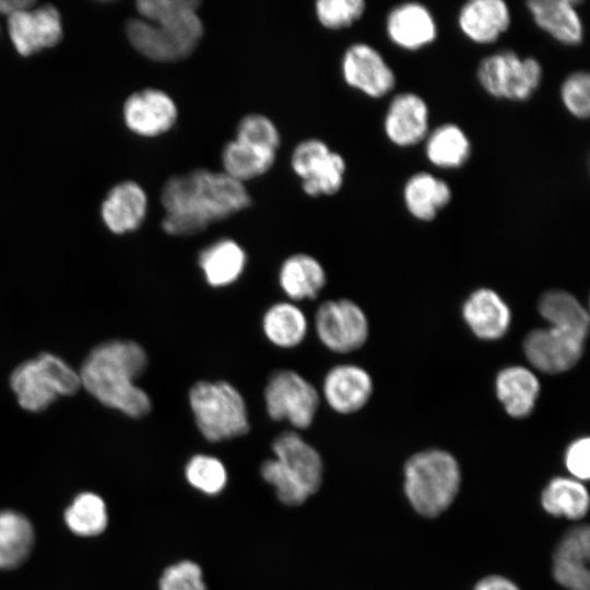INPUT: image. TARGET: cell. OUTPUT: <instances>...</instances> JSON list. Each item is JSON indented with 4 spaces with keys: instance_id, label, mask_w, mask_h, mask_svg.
<instances>
[{
    "instance_id": "obj_41",
    "label": "cell",
    "mask_w": 590,
    "mask_h": 590,
    "mask_svg": "<svg viewBox=\"0 0 590 590\" xmlns=\"http://www.w3.org/2000/svg\"><path fill=\"white\" fill-rule=\"evenodd\" d=\"M473 590H520L511 580L502 576H488L480 580Z\"/></svg>"
},
{
    "instance_id": "obj_29",
    "label": "cell",
    "mask_w": 590,
    "mask_h": 590,
    "mask_svg": "<svg viewBox=\"0 0 590 590\" xmlns=\"http://www.w3.org/2000/svg\"><path fill=\"white\" fill-rule=\"evenodd\" d=\"M261 326L268 341L280 349L299 345L308 332L305 312L291 300L271 305L263 314Z\"/></svg>"
},
{
    "instance_id": "obj_15",
    "label": "cell",
    "mask_w": 590,
    "mask_h": 590,
    "mask_svg": "<svg viewBox=\"0 0 590 590\" xmlns=\"http://www.w3.org/2000/svg\"><path fill=\"white\" fill-rule=\"evenodd\" d=\"M274 461L280 471L309 495L320 486L323 465L319 452L298 433L287 430L272 444Z\"/></svg>"
},
{
    "instance_id": "obj_14",
    "label": "cell",
    "mask_w": 590,
    "mask_h": 590,
    "mask_svg": "<svg viewBox=\"0 0 590 590\" xmlns=\"http://www.w3.org/2000/svg\"><path fill=\"white\" fill-rule=\"evenodd\" d=\"M385 32L394 47L415 52L436 42L438 24L429 8L421 2L409 1L399 3L388 11Z\"/></svg>"
},
{
    "instance_id": "obj_19",
    "label": "cell",
    "mask_w": 590,
    "mask_h": 590,
    "mask_svg": "<svg viewBox=\"0 0 590 590\" xmlns=\"http://www.w3.org/2000/svg\"><path fill=\"white\" fill-rule=\"evenodd\" d=\"M460 33L475 45L496 43L511 25V10L504 0H470L458 10Z\"/></svg>"
},
{
    "instance_id": "obj_13",
    "label": "cell",
    "mask_w": 590,
    "mask_h": 590,
    "mask_svg": "<svg viewBox=\"0 0 590 590\" xmlns=\"http://www.w3.org/2000/svg\"><path fill=\"white\" fill-rule=\"evenodd\" d=\"M585 339L554 327L530 331L523 341V351L530 364L547 374L573 368L583 352Z\"/></svg>"
},
{
    "instance_id": "obj_37",
    "label": "cell",
    "mask_w": 590,
    "mask_h": 590,
    "mask_svg": "<svg viewBox=\"0 0 590 590\" xmlns=\"http://www.w3.org/2000/svg\"><path fill=\"white\" fill-rule=\"evenodd\" d=\"M559 98L571 117L587 120L590 116V74L577 70L566 75L559 86Z\"/></svg>"
},
{
    "instance_id": "obj_16",
    "label": "cell",
    "mask_w": 590,
    "mask_h": 590,
    "mask_svg": "<svg viewBox=\"0 0 590 590\" xmlns=\"http://www.w3.org/2000/svg\"><path fill=\"white\" fill-rule=\"evenodd\" d=\"M123 118L132 132L152 138L174 127L178 118V108L173 97L164 91L144 88L127 98Z\"/></svg>"
},
{
    "instance_id": "obj_34",
    "label": "cell",
    "mask_w": 590,
    "mask_h": 590,
    "mask_svg": "<svg viewBox=\"0 0 590 590\" xmlns=\"http://www.w3.org/2000/svg\"><path fill=\"white\" fill-rule=\"evenodd\" d=\"M68 528L81 536H94L107 527L108 515L103 498L94 493L78 495L64 512Z\"/></svg>"
},
{
    "instance_id": "obj_38",
    "label": "cell",
    "mask_w": 590,
    "mask_h": 590,
    "mask_svg": "<svg viewBox=\"0 0 590 590\" xmlns=\"http://www.w3.org/2000/svg\"><path fill=\"white\" fill-rule=\"evenodd\" d=\"M235 139L261 149L278 152L281 135L275 123L266 115L248 114L236 128Z\"/></svg>"
},
{
    "instance_id": "obj_24",
    "label": "cell",
    "mask_w": 590,
    "mask_h": 590,
    "mask_svg": "<svg viewBox=\"0 0 590 590\" xmlns=\"http://www.w3.org/2000/svg\"><path fill=\"white\" fill-rule=\"evenodd\" d=\"M148 198L145 191L134 181H123L115 186L102 205L104 223L115 234L138 229L145 219Z\"/></svg>"
},
{
    "instance_id": "obj_11",
    "label": "cell",
    "mask_w": 590,
    "mask_h": 590,
    "mask_svg": "<svg viewBox=\"0 0 590 590\" xmlns=\"http://www.w3.org/2000/svg\"><path fill=\"white\" fill-rule=\"evenodd\" d=\"M341 74L346 85L374 99L387 96L397 84V75L382 54L363 42L344 50Z\"/></svg>"
},
{
    "instance_id": "obj_25",
    "label": "cell",
    "mask_w": 590,
    "mask_h": 590,
    "mask_svg": "<svg viewBox=\"0 0 590 590\" xmlns=\"http://www.w3.org/2000/svg\"><path fill=\"white\" fill-rule=\"evenodd\" d=\"M327 283L324 268L315 257L297 252L287 257L279 270V284L291 302L315 299Z\"/></svg>"
},
{
    "instance_id": "obj_33",
    "label": "cell",
    "mask_w": 590,
    "mask_h": 590,
    "mask_svg": "<svg viewBox=\"0 0 590 590\" xmlns=\"http://www.w3.org/2000/svg\"><path fill=\"white\" fill-rule=\"evenodd\" d=\"M541 504L552 516L578 520L588 512L589 494L576 479L555 477L543 489Z\"/></svg>"
},
{
    "instance_id": "obj_40",
    "label": "cell",
    "mask_w": 590,
    "mask_h": 590,
    "mask_svg": "<svg viewBox=\"0 0 590 590\" xmlns=\"http://www.w3.org/2000/svg\"><path fill=\"white\" fill-rule=\"evenodd\" d=\"M567 470L578 481H587L590 476V439L580 437L574 440L565 453Z\"/></svg>"
},
{
    "instance_id": "obj_27",
    "label": "cell",
    "mask_w": 590,
    "mask_h": 590,
    "mask_svg": "<svg viewBox=\"0 0 590 590\" xmlns=\"http://www.w3.org/2000/svg\"><path fill=\"white\" fill-rule=\"evenodd\" d=\"M423 144L427 162L439 169H459L469 162L472 154L468 133L453 122L430 129Z\"/></svg>"
},
{
    "instance_id": "obj_12",
    "label": "cell",
    "mask_w": 590,
    "mask_h": 590,
    "mask_svg": "<svg viewBox=\"0 0 590 590\" xmlns=\"http://www.w3.org/2000/svg\"><path fill=\"white\" fill-rule=\"evenodd\" d=\"M430 113L425 98L415 92H401L389 102L382 120L387 140L400 149L424 142L430 130Z\"/></svg>"
},
{
    "instance_id": "obj_8",
    "label": "cell",
    "mask_w": 590,
    "mask_h": 590,
    "mask_svg": "<svg viewBox=\"0 0 590 590\" xmlns=\"http://www.w3.org/2000/svg\"><path fill=\"white\" fill-rule=\"evenodd\" d=\"M263 396L268 415L297 429L312 424L320 404L317 388L292 369L274 371L268 379Z\"/></svg>"
},
{
    "instance_id": "obj_1",
    "label": "cell",
    "mask_w": 590,
    "mask_h": 590,
    "mask_svg": "<svg viewBox=\"0 0 590 590\" xmlns=\"http://www.w3.org/2000/svg\"><path fill=\"white\" fill-rule=\"evenodd\" d=\"M251 201L245 184L223 172L196 168L165 181L162 227L172 236H190L247 209Z\"/></svg>"
},
{
    "instance_id": "obj_7",
    "label": "cell",
    "mask_w": 590,
    "mask_h": 590,
    "mask_svg": "<svg viewBox=\"0 0 590 590\" xmlns=\"http://www.w3.org/2000/svg\"><path fill=\"white\" fill-rule=\"evenodd\" d=\"M481 88L499 101L523 103L539 90L543 81V67L531 56H520L503 49L482 58L475 70Z\"/></svg>"
},
{
    "instance_id": "obj_36",
    "label": "cell",
    "mask_w": 590,
    "mask_h": 590,
    "mask_svg": "<svg viewBox=\"0 0 590 590\" xmlns=\"http://www.w3.org/2000/svg\"><path fill=\"white\" fill-rule=\"evenodd\" d=\"M366 11L364 0H319L315 3L318 22L328 30H342L356 23Z\"/></svg>"
},
{
    "instance_id": "obj_22",
    "label": "cell",
    "mask_w": 590,
    "mask_h": 590,
    "mask_svg": "<svg viewBox=\"0 0 590 590\" xmlns=\"http://www.w3.org/2000/svg\"><path fill=\"white\" fill-rule=\"evenodd\" d=\"M462 317L475 337L494 341L507 333L512 316L509 306L499 294L482 287L465 299Z\"/></svg>"
},
{
    "instance_id": "obj_31",
    "label": "cell",
    "mask_w": 590,
    "mask_h": 590,
    "mask_svg": "<svg viewBox=\"0 0 590 590\" xmlns=\"http://www.w3.org/2000/svg\"><path fill=\"white\" fill-rule=\"evenodd\" d=\"M539 311L550 327L586 340L589 331V315L571 294L559 290L546 292L539 302Z\"/></svg>"
},
{
    "instance_id": "obj_26",
    "label": "cell",
    "mask_w": 590,
    "mask_h": 590,
    "mask_svg": "<svg viewBox=\"0 0 590 590\" xmlns=\"http://www.w3.org/2000/svg\"><path fill=\"white\" fill-rule=\"evenodd\" d=\"M198 264L210 286L225 287L243 274L247 253L234 239L221 238L199 252Z\"/></svg>"
},
{
    "instance_id": "obj_6",
    "label": "cell",
    "mask_w": 590,
    "mask_h": 590,
    "mask_svg": "<svg viewBox=\"0 0 590 590\" xmlns=\"http://www.w3.org/2000/svg\"><path fill=\"white\" fill-rule=\"evenodd\" d=\"M10 385L22 409L42 412L59 397L75 394L81 380L62 358L42 353L20 364L10 376Z\"/></svg>"
},
{
    "instance_id": "obj_30",
    "label": "cell",
    "mask_w": 590,
    "mask_h": 590,
    "mask_svg": "<svg viewBox=\"0 0 590 590\" xmlns=\"http://www.w3.org/2000/svg\"><path fill=\"white\" fill-rule=\"evenodd\" d=\"M275 160L276 152L261 149L236 139L227 142L221 154L222 172L241 184L269 172Z\"/></svg>"
},
{
    "instance_id": "obj_3",
    "label": "cell",
    "mask_w": 590,
    "mask_h": 590,
    "mask_svg": "<svg viewBox=\"0 0 590 590\" xmlns=\"http://www.w3.org/2000/svg\"><path fill=\"white\" fill-rule=\"evenodd\" d=\"M198 0H140L135 7L141 17L131 19L126 33L134 49L153 61L186 59L204 34L198 13Z\"/></svg>"
},
{
    "instance_id": "obj_9",
    "label": "cell",
    "mask_w": 590,
    "mask_h": 590,
    "mask_svg": "<svg viewBox=\"0 0 590 590\" xmlns=\"http://www.w3.org/2000/svg\"><path fill=\"white\" fill-rule=\"evenodd\" d=\"M291 166L304 192L312 198L333 196L344 184V157L320 139L300 141L292 152Z\"/></svg>"
},
{
    "instance_id": "obj_35",
    "label": "cell",
    "mask_w": 590,
    "mask_h": 590,
    "mask_svg": "<svg viewBox=\"0 0 590 590\" xmlns=\"http://www.w3.org/2000/svg\"><path fill=\"white\" fill-rule=\"evenodd\" d=\"M185 476L193 488L210 496L220 494L227 483V471L223 462L214 456L203 453L194 455L188 460Z\"/></svg>"
},
{
    "instance_id": "obj_2",
    "label": "cell",
    "mask_w": 590,
    "mask_h": 590,
    "mask_svg": "<svg viewBox=\"0 0 590 590\" xmlns=\"http://www.w3.org/2000/svg\"><path fill=\"white\" fill-rule=\"evenodd\" d=\"M148 366L144 349L133 341L114 340L95 346L79 371L81 386L98 402L139 418L152 409L149 394L135 380Z\"/></svg>"
},
{
    "instance_id": "obj_5",
    "label": "cell",
    "mask_w": 590,
    "mask_h": 590,
    "mask_svg": "<svg viewBox=\"0 0 590 590\" xmlns=\"http://www.w3.org/2000/svg\"><path fill=\"white\" fill-rule=\"evenodd\" d=\"M189 406L202 436L219 442L249 430L246 401L240 391L225 380H199L188 393Z\"/></svg>"
},
{
    "instance_id": "obj_23",
    "label": "cell",
    "mask_w": 590,
    "mask_h": 590,
    "mask_svg": "<svg viewBox=\"0 0 590 590\" xmlns=\"http://www.w3.org/2000/svg\"><path fill=\"white\" fill-rule=\"evenodd\" d=\"M452 200L450 185L430 172L412 174L403 184L402 201L408 213L421 222H430Z\"/></svg>"
},
{
    "instance_id": "obj_20",
    "label": "cell",
    "mask_w": 590,
    "mask_h": 590,
    "mask_svg": "<svg viewBox=\"0 0 590 590\" xmlns=\"http://www.w3.org/2000/svg\"><path fill=\"white\" fill-rule=\"evenodd\" d=\"M575 0H530L526 2L533 23L556 43L578 46L585 38V25Z\"/></svg>"
},
{
    "instance_id": "obj_4",
    "label": "cell",
    "mask_w": 590,
    "mask_h": 590,
    "mask_svg": "<svg viewBox=\"0 0 590 590\" xmlns=\"http://www.w3.org/2000/svg\"><path fill=\"white\" fill-rule=\"evenodd\" d=\"M459 485V464L447 451H421L405 463V495L412 507L424 517H436L445 511L453 502Z\"/></svg>"
},
{
    "instance_id": "obj_28",
    "label": "cell",
    "mask_w": 590,
    "mask_h": 590,
    "mask_svg": "<svg viewBox=\"0 0 590 590\" xmlns=\"http://www.w3.org/2000/svg\"><path fill=\"white\" fill-rule=\"evenodd\" d=\"M495 390L505 411L512 417L522 418L535 408L540 381L535 374L524 366H508L497 374Z\"/></svg>"
},
{
    "instance_id": "obj_21",
    "label": "cell",
    "mask_w": 590,
    "mask_h": 590,
    "mask_svg": "<svg viewBox=\"0 0 590 590\" xmlns=\"http://www.w3.org/2000/svg\"><path fill=\"white\" fill-rule=\"evenodd\" d=\"M590 531L588 526L569 530L553 558V576L568 590H590Z\"/></svg>"
},
{
    "instance_id": "obj_32",
    "label": "cell",
    "mask_w": 590,
    "mask_h": 590,
    "mask_svg": "<svg viewBox=\"0 0 590 590\" xmlns=\"http://www.w3.org/2000/svg\"><path fill=\"white\" fill-rule=\"evenodd\" d=\"M34 544L32 523L13 510L0 511V569L21 565Z\"/></svg>"
},
{
    "instance_id": "obj_42",
    "label": "cell",
    "mask_w": 590,
    "mask_h": 590,
    "mask_svg": "<svg viewBox=\"0 0 590 590\" xmlns=\"http://www.w3.org/2000/svg\"><path fill=\"white\" fill-rule=\"evenodd\" d=\"M35 1L28 0H0V13L11 16L17 12L32 9Z\"/></svg>"
},
{
    "instance_id": "obj_17",
    "label": "cell",
    "mask_w": 590,
    "mask_h": 590,
    "mask_svg": "<svg viewBox=\"0 0 590 590\" xmlns=\"http://www.w3.org/2000/svg\"><path fill=\"white\" fill-rule=\"evenodd\" d=\"M8 30L15 49L22 56L52 47L62 37L60 14L51 4H43L9 16Z\"/></svg>"
},
{
    "instance_id": "obj_39",
    "label": "cell",
    "mask_w": 590,
    "mask_h": 590,
    "mask_svg": "<svg viewBox=\"0 0 590 590\" xmlns=\"http://www.w3.org/2000/svg\"><path fill=\"white\" fill-rule=\"evenodd\" d=\"M160 590H206L200 566L181 560L167 567L161 576Z\"/></svg>"
},
{
    "instance_id": "obj_18",
    "label": "cell",
    "mask_w": 590,
    "mask_h": 590,
    "mask_svg": "<svg viewBox=\"0 0 590 590\" xmlns=\"http://www.w3.org/2000/svg\"><path fill=\"white\" fill-rule=\"evenodd\" d=\"M373 389V379L365 368L354 364H339L324 375L321 392L334 412L352 414L366 405Z\"/></svg>"
},
{
    "instance_id": "obj_10",
    "label": "cell",
    "mask_w": 590,
    "mask_h": 590,
    "mask_svg": "<svg viewBox=\"0 0 590 590\" xmlns=\"http://www.w3.org/2000/svg\"><path fill=\"white\" fill-rule=\"evenodd\" d=\"M314 326L323 346L339 354L362 347L369 333L366 314L355 302L346 298L321 303L315 312Z\"/></svg>"
}]
</instances>
